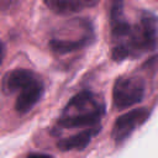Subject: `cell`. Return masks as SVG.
I'll return each instance as SVG.
<instances>
[{"mask_svg":"<svg viewBox=\"0 0 158 158\" xmlns=\"http://www.w3.org/2000/svg\"><path fill=\"white\" fill-rule=\"evenodd\" d=\"M111 57L115 62L136 59L157 48V17L151 11H142L137 22L128 19L110 23Z\"/></svg>","mask_w":158,"mask_h":158,"instance_id":"obj_1","label":"cell"},{"mask_svg":"<svg viewBox=\"0 0 158 158\" xmlns=\"http://www.w3.org/2000/svg\"><path fill=\"white\" fill-rule=\"evenodd\" d=\"M105 112L106 106L102 98L94 91L83 90L75 94L63 107L52 127V133L59 136L67 130L101 126Z\"/></svg>","mask_w":158,"mask_h":158,"instance_id":"obj_2","label":"cell"},{"mask_svg":"<svg viewBox=\"0 0 158 158\" xmlns=\"http://www.w3.org/2000/svg\"><path fill=\"white\" fill-rule=\"evenodd\" d=\"M1 90L6 95L15 94V110L19 114H27L43 98L44 83L33 70L16 68L4 75Z\"/></svg>","mask_w":158,"mask_h":158,"instance_id":"obj_3","label":"cell"},{"mask_svg":"<svg viewBox=\"0 0 158 158\" xmlns=\"http://www.w3.org/2000/svg\"><path fill=\"white\" fill-rule=\"evenodd\" d=\"M95 41V31L89 19H73L59 25L51 35L48 46L52 52L63 56L89 47Z\"/></svg>","mask_w":158,"mask_h":158,"instance_id":"obj_4","label":"cell"},{"mask_svg":"<svg viewBox=\"0 0 158 158\" xmlns=\"http://www.w3.org/2000/svg\"><path fill=\"white\" fill-rule=\"evenodd\" d=\"M146 96V81L133 74L116 78L112 86V104L117 110H123L139 104Z\"/></svg>","mask_w":158,"mask_h":158,"instance_id":"obj_5","label":"cell"},{"mask_svg":"<svg viewBox=\"0 0 158 158\" xmlns=\"http://www.w3.org/2000/svg\"><path fill=\"white\" fill-rule=\"evenodd\" d=\"M152 114L151 107H138L133 109L121 116H118L112 126L111 138L116 146L123 144L133 132L144 125Z\"/></svg>","mask_w":158,"mask_h":158,"instance_id":"obj_6","label":"cell"},{"mask_svg":"<svg viewBox=\"0 0 158 158\" xmlns=\"http://www.w3.org/2000/svg\"><path fill=\"white\" fill-rule=\"evenodd\" d=\"M101 131V126L98 127H90V128H84L83 131L74 133L72 136H67L63 138H59L57 141V148L62 152H68V151H83L85 149L91 139Z\"/></svg>","mask_w":158,"mask_h":158,"instance_id":"obj_7","label":"cell"},{"mask_svg":"<svg viewBox=\"0 0 158 158\" xmlns=\"http://www.w3.org/2000/svg\"><path fill=\"white\" fill-rule=\"evenodd\" d=\"M99 0H43L44 5L57 15H70L94 7Z\"/></svg>","mask_w":158,"mask_h":158,"instance_id":"obj_8","label":"cell"},{"mask_svg":"<svg viewBox=\"0 0 158 158\" xmlns=\"http://www.w3.org/2000/svg\"><path fill=\"white\" fill-rule=\"evenodd\" d=\"M23 0H0V11L1 12H12L15 11Z\"/></svg>","mask_w":158,"mask_h":158,"instance_id":"obj_9","label":"cell"},{"mask_svg":"<svg viewBox=\"0 0 158 158\" xmlns=\"http://www.w3.org/2000/svg\"><path fill=\"white\" fill-rule=\"evenodd\" d=\"M4 56H5V46H4L2 41L0 40V65L2 64V60H4Z\"/></svg>","mask_w":158,"mask_h":158,"instance_id":"obj_10","label":"cell"},{"mask_svg":"<svg viewBox=\"0 0 158 158\" xmlns=\"http://www.w3.org/2000/svg\"><path fill=\"white\" fill-rule=\"evenodd\" d=\"M27 156H28V157H43V156H47V157H48V154H44V153H40V152H38V153H28Z\"/></svg>","mask_w":158,"mask_h":158,"instance_id":"obj_11","label":"cell"}]
</instances>
